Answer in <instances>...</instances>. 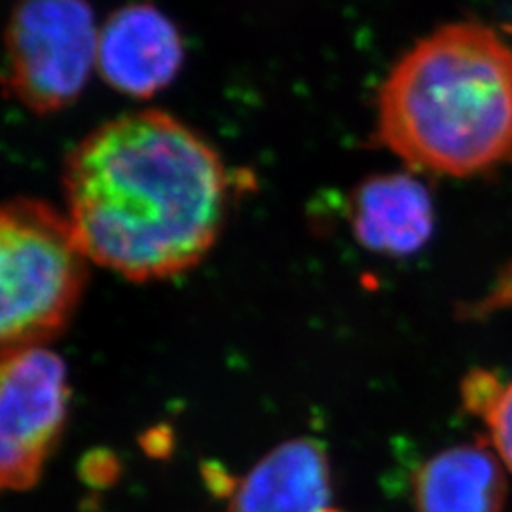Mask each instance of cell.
I'll return each mask as SVG.
<instances>
[{
  "label": "cell",
  "instance_id": "6da1fadb",
  "mask_svg": "<svg viewBox=\"0 0 512 512\" xmlns=\"http://www.w3.org/2000/svg\"><path fill=\"white\" fill-rule=\"evenodd\" d=\"M63 188L86 255L137 283L198 266L219 239L230 200L219 152L152 109L93 129L69 154Z\"/></svg>",
  "mask_w": 512,
  "mask_h": 512
},
{
  "label": "cell",
  "instance_id": "7a4b0ae2",
  "mask_svg": "<svg viewBox=\"0 0 512 512\" xmlns=\"http://www.w3.org/2000/svg\"><path fill=\"white\" fill-rule=\"evenodd\" d=\"M378 137L404 164L475 177L512 160V44L458 21L421 38L380 88Z\"/></svg>",
  "mask_w": 512,
  "mask_h": 512
},
{
  "label": "cell",
  "instance_id": "3957f363",
  "mask_svg": "<svg viewBox=\"0 0 512 512\" xmlns=\"http://www.w3.org/2000/svg\"><path fill=\"white\" fill-rule=\"evenodd\" d=\"M88 262L67 213L33 198L2 207V349L42 346L67 327L88 283Z\"/></svg>",
  "mask_w": 512,
  "mask_h": 512
},
{
  "label": "cell",
  "instance_id": "277c9868",
  "mask_svg": "<svg viewBox=\"0 0 512 512\" xmlns=\"http://www.w3.org/2000/svg\"><path fill=\"white\" fill-rule=\"evenodd\" d=\"M92 6L86 0H19L6 29V86L37 114L69 107L97 69Z\"/></svg>",
  "mask_w": 512,
  "mask_h": 512
},
{
  "label": "cell",
  "instance_id": "5b68a950",
  "mask_svg": "<svg viewBox=\"0 0 512 512\" xmlns=\"http://www.w3.org/2000/svg\"><path fill=\"white\" fill-rule=\"evenodd\" d=\"M67 370L42 346L2 349L0 368V482L25 492L42 475L67 416Z\"/></svg>",
  "mask_w": 512,
  "mask_h": 512
},
{
  "label": "cell",
  "instance_id": "8992f818",
  "mask_svg": "<svg viewBox=\"0 0 512 512\" xmlns=\"http://www.w3.org/2000/svg\"><path fill=\"white\" fill-rule=\"evenodd\" d=\"M183 37L164 12L147 2L116 10L97 40V71L116 92L148 99L181 71Z\"/></svg>",
  "mask_w": 512,
  "mask_h": 512
},
{
  "label": "cell",
  "instance_id": "52a82bcc",
  "mask_svg": "<svg viewBox=\"0 0 512 512\" xmlns=\"http://www.w3.org/2000/svg\"><path fill=\"white\" fill-rule=\"evenodd\" d=\"M351 230L372 253L416 255L433 236L435 207L427 186L410 173L378 175L351 200Z\"/></svg>",
  "mask_w": 512,
  "mask_h": 512
},
{
  "label": "cell",
  "instance_id": "ba28073f",
  "mask_svg": "<svg viewBox=\"0 0 512 512\" xmlns=\"http://www.w3.org/2000/svg\"><path fill=\"white\" fill-rule=\"evenodd\" d=\"M330 497V465L321 442L279 444L241 478L224 512H319Z\"/></svg>",
  "mask_w": 512,
  "mask_h": 512
},
{
  "label": "cell",
  "instance_id": "9c48e42d",
  "mask_svg": "<svg viewBox=\"0 0 512 512\" xmlns=\"http://www.w3.org/2000/svg\"><path fill=\"white\" fill-rule=\"evenodd\" d=\"M507 475L488 442L446 448L418 467L412 507L414 512H505Z\"/></svg>",
  "mask_w": 512,
  "mask_h": 512
},
{
  "label": "cell",
  "instance_id": "30bf717a",
  "mask_svg": "<svg viewBox=\"0 0 512 512\" xmlns=\"http://www.w3.org/2000/svg\"><path fill=\"white\" fill-rule=\"evenodd\" d=\"M463 408L482 421L488 444L512 476V380L476 368L461 384Z\"/></svg>",
  "mask_w": 512,
  "mask_h": 512
},
{
  "label": "cell",
  "instance_id": "8fae6325",
  "mask_svg": "<svg viewBox=\"0 0 512 512\" xmlns=\"http://www.w3.org/2000/svg\"><path fill=\"white\" fill-rule=\"evenodd\" d=\"M80 476L93 488H107L120 476V461L105 450H95L80 463Z\"/></svg>",
  "mask_w": 512,
  "mask_h": 512
},
{
  "label": "cell",
  "instance_id": "7c38bea8",
  "mask_svg": "<svg viewBox=\"0 0 512 512\" xmlns=\"http://www.w3.org/2000/svg\"><path fill=\"white\" fill-rule=\"evenodd\" d=\"M173 435L167 427H154L143 437V446L152 458H165L171 452Z\"/></svg>",
  "mask_w": 512,
  "mask_h": 512
},
{
  "label": "cell",
  "instance_id": "4fadbf2b",
  "mask_svg": "<svg viewBox=\"0 0 512 512\" xmlns=\"http://www.w3.org/2000/svg\"><path fill=\"white\" fill-rule=\"evenodd\" d=\"M319 512H340V511H336V509H327V507H325V509H323V511H319Z\"/></svg>",
  "mask_w": 512,
  "mask_h": 512
}]
</instances>
